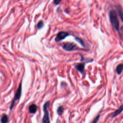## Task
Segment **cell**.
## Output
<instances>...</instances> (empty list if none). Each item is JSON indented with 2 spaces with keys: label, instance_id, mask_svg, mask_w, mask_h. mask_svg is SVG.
Returning <instances> with one entry per match:
<instances>
[{
  "label": "cell",
  "instance_id": "cell-1",
  "mask_svg": "<svg viewBox=\"0 0 123 123\" xmlns=\"http://www.w3.org/2000/svg\"><path fill=\"white\" fill-rule=\"evenodd\" d=\"M110 20L114 27V28L118 31L119 30V21L117 17V14L116 11L114 10H111L109 12Z\"/></svg>",
  "mask_w": 123,
  "mask_h": 123
},
{
  "label": "cell",
  "instance_id": "cell-2",
  "mask_svg": "<svg viewBox=\"0 0 123 123\" xmlns=\"http://www.w3.org/2000/svg\"><path fill=\"white\" fill-rule=\"evenodd\" d=\"M50 103L49 101H46L43 105L44 115L42 119V123H50L49 117V113L48 111V108L49 106Z\"/></svg>",
  "mask_w": 123,
  "mask_h": 123
},
{
  "label": "cell",
  "instance_id": "cell-3",
  "mask_svg": "<svg viewBox=\"0 0 123 123\" xmlns=\"http://www.w3.org/2000/svg\"><path fill=\"white\" fill-rule=\"evenodd\" d=\"M21 93H22V83L21 82L18 86L17 89L16 91L14 98L12 100V101L11 106H10V110H12L15 101L20 99L21 96Z\"/></svg>",
  "mask_w": 123,
  "mask_h": 123
},
{
  "label": "cell",
  "instance_id": "cell-4",
  "mask_svg": "<svg viewBox=\"0 0 123 123\" xmlns=\"http://www.w3.org/2000/svg\"><path fill=\"white\" fill-rule=\"evenodd\" d=\"M62 48L66 51H72L76 49L77 47L74 43H66L62 46Z\"/></svg>",
  "mask_w": 123,
  "mask_h": 123
},
{
  "label": "cell",
  "instance_id": "cell-5",
  "mask_svg": "<svg viewBox=\"0 0 123 123\" xmlns=\"http://www.w3.org/2000/svg\"><path fill=\"white\" fill-rule=\"evenodd\" d=\"M69 35L68 33L67 32H64V31L60 32L59 33H58V34L57 35V36L55 38V40L56 42H58L64 39L66 37H67Z\"/></svg>",
  "mask_w": 123,
  "mask_h": 123
},
{
  "label": "cell",
  "instance_id": "cell-6",
  "mask_svg": "<svg viewBox=\"0 0 123 123\" xmlns=\"http://www.w3.org/2000/svg\"><path fill=\"white\" fill-rule=\"evenodd\" d=\"M85 63H78L75 66V68L77 71H78L81 74H83L84 72Z\"/></svg>",
  "mask_w": 123,
  "mask_h": 123
},
{
  "label": "cell",
  "instance_id": "cell-7",
  "mask_svg": "<svg viewBox=\"0 0 123 123\" xmlns=\"http://www.w3.org/2000/svg\"><path fill=\"white\" fill-rule=\"evenodd\" d=\"M29 111L31 113H35L37 110V107L35 104H32L30 105L29 107Z\"/></svg>",
  "mask_w": 123,
  "mask_h": 123
},
{
  "label": "cell",
  "instance_id": "cell-8",
  "mask_svg": "<svg viewBox=\"0 0 123 123\" xmlns=\"http://www.w3.org/2000/svg\"><path fill=\"white\" fill-rule=\"evenodd\" d=\"M123 111V105H121L120 107L117 109L116 111H115L112 115V118H114L117 116L118 114H119L120 113H121Z\"/></svg>",
  "mask_w": 123,
  "mask_h": 123
},
{
  "label": "cell",
  "instance_id": "cell-9",
  "mask_svg": "<svg viewBox=\"0 0 123 123\" xmlns=\"http://www.w3.org/2000/svg\"><path fill=\"white\" fill-rule=\"evenodd\" d=\"M123 70V64H120L118 65V66L116 67V71L117 73V74H120L122 73Z\"/></svg>",
  "mask_w": 123,
  "mask_h": 123
},
{
  "label": "cell",
  "instance_id": "cell-10",
  "mask_svg": "<svg viewBox=\"0 0 123 123\" xmlns=\"http://www.w3.org/2000/svg\"><path fill=\"white\" fill-rule=\"evenodd\" d=\"M1 123H8L9 122V118L8 116L6 114H3L1 119H0Z\"/></svg>",
  "mask_w": 123,
  "mask_h": 123
},
{
  "label": "cell",
  "instance_id": "cell-11",
  "mask_svg": "<svg viewBox=\"0 0 123 123\" xmlns=\"http://www.w3.org/2000/svg\"><path fill=\"white\" fill-rule=\"evenodd\" d=\"M116 9L121 20L123 21V11L120 5H118L116 6Z\"/></svg>",
  "mask_w": 123,
  "mask_h": 123
},
{
  "label": "cell",
  "instance_id": "cell-12",
  "mask_svg": "<svg viewBox=\"0 0 123 123\" xmlns=\"http://www.w3.org/2000/svg\"><path fill=\"white\" fill-rule=\"evenodd\" d=\"M63 111H64V109H63V107L62 106H59L57 110V112L58 113V114L59 115H62L63 112Z\"/></svg>",
  "mask_w": 123,
  "mask_h": 123
},
{
  "label": "cell",
  "instance_id": "cell-13",
  "mask_svg": "<svg viewBox=\"0 0 123 123\" xmlns=\"http://www.w3.org/2000/svg\"><path fill=\"white\" fill-rule=\"evenodd\" d=\"M75 39L76 41H77L78 42H79V43L82 46H83V47H85V43H84V41H83L82 39H81V38H79V37H75Z\"/></svg>",
  "mask_w": 123,
  "mask_h": 123
},
{
  "label": "cell",
  "instance_id": "cell-14",
  "mask_svg": "<svg viewBox=\"0 0 123 123\" xmlns=\"http://www.w3.org/2000/svg\"><path fill=\"white\" fill-rule=\"evenodd\" d=\"M44 26V22L42 20H40L37 24V27L39 29H41Z\"/></svg>",
  "mask_w": 123,
  "mask_h": 123
},
{
  "label": "cell",
  "instance_id": "cell-15",
  "mask_svg": "<svg viewBox=\"0 0 123 123\" xmlns=\"http://www.w3.org/2000/svg\"><path fill=\"white\" fill-rule=\"evenodd\" d=\"M99 117H100V114H98L95 118L93 120V121H92V123H97L99 119Z\"/></svg>",
  "mask_w": 123,
  "mask_h": 123
},
{
  "label": "cell",
  "instance_id": "cell-16",
  "mask_svg": "<svg viewBox=\"0 0 123 123\" xmlns=\"http://www.w3.org/2000/svg\"><path fill=\"white\" fill-rule=\"evenodd\" d=\"M61 2V0H55L54 1V3L55 5L59 4Z\"/></svg>",
  "mask_w": 123,
  "mask_h": 123
}]
</instances>
